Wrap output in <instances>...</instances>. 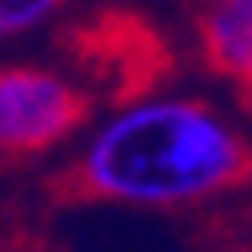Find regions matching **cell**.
I'll use <instances>...</instances> for the list:
<instances>
[{"instance_id": "obj_4", "label": "cell", "mask_w": 252, "mask_h": 252, "mask_svg": "<svg viewBox=\"0 0 252 252\" xmlns=\"http://www.w3.org/2000/svg\"><path fill=\"white\" fill-rule=\"evenodd\" d=\"M76 0H0V44L40 32L44 24L64 16Z\"/></svg>"}, {"instance_id": "obj_5", "label": "cell", "mask_w": 252, "mask_h": 252, "mask_svg": "<svg viewBox=\"0 0 252 252\" xmlns=\"http://www.w3.org/2000/svg\"><path fill=\"white\" fill-rule=\"evenodd\" d=\"M20 252H52V248H44V244H36V248H20Z\"/></svg>"}, {"instance_id": "obj_3", "label": "cell", "mask_w": 252, "mask_h": 252, "mask_svg": "<svg viewBox=\"0 0 252 252\" xmlns=\"http://www.w3.org/2000/svg\"><path fill=\"white\" fill-rule=\"evenodd\" d=\"M192 32L200 64L244 104L252 92V0H204Z\"/></svg>"}, {"instance_id": "obj_2", "label": "cell", "mask_w": 252, "mask_h": 252, "mask_svg": "<svg viewBox=\"0 0 252 252\" xmlns=\"http://www.w3.org/2000/svg\"><path fill=\"white\" fill-rule=\"evenodd\" d=\"M96 92L64 68L36 60L0 64V168H24L60 152L88 128Z\"/></svg>"}, {"instance_id": "obj_1", "label": "cell", "mask_w": 252, "mask_h": 252, "mask_svg": "<svg viewBox=\"0 0 252 252\" xmlns=\"http://www.w3.org/2000/svg\"><path fill=\"white\" fill-rule=\"evenodd\" d=\"M244 128L208 96L148 92L120 104L52 176L60 204L180 212L248 184Z\"/></svg>"}]
</instances>
